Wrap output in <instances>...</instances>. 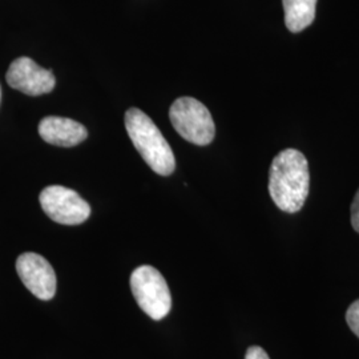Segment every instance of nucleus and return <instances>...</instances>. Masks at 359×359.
<instances>
[{"label": "nucleus", "mask_w": 359, "mask_h": 359, "mask_svg": "<svg viewBox=\"0 0 359 359\" xmlns=\"http://www.w3.org/2000/svg\"><path fill=\"white\" fill-rule=\"evenodd\" d=\"M245 359H270L268 353L259 346H252L248 348Z\"/></svg>", "instance_id": "nucleus-12"}, {"label": "nucleus", "mask_w": 359, "mask_h": 359, "mask_svg": "<svg viewBox=\"0 0 359 359\" xmlns=\"http://www.w3.org/2000/svg\"><path fill=\"white\" fill-rule=\"evenodd\" d=\"M39 200L44 213L62 225H80L90 216V204L79 193L62 185L47 187Z\"/></svg>", "instance_id": "nucleus-5"}, {"label": "nucleus", "mask_w": 359, "mask_h": 359, "mask_svg": "<svg viewBox=\"0 0 359 359\" xmlns=\"http://www.w3.org/2000/svg\"><path fill=\"white\" fill-rule=\"evenodd\" d=\"M318 0H283L285 25L293 34L308 28L316 18Z\"/></svg>", "instance_id": "nucleus-9"}, {"label": "nucleus", "mask_w": 359, "mask_h": 359, "mask_svg": "<svg viewBox=\"0 0 359 359\" xmlns=\"http://www.w3.org/2000/svg\"><path fill=\"white\" fill-rule=\"evenodd\" d=\"M351 225L354 228V231L359 233V189L355 193L354 201L351 204Z\"/></svg>", "instance_id": "nucleus-11"}, {"label": "nucleus", "mask_w": 359, "mask_h": 359, "mask_svg": "<svg viewBox=\"0 0 359 359\" xmlns=\"http://www.w3.org/2000/svg\"><path fill=\"white\" fill-rule=\"evenodd\" d=\"M169 118L182 139L204 147L213 142L216 127L204 104L193 97H180L169 109Z\"/></svg>", "instance_id": "nucleus-3"}, {"label": "nucleus", "mask_w": 359, "mask_h": 359, "mask_svg": "<svg viewBox=\"0 0 359 359\" xmlns=\"http://www.w3.org/2000/svg\"><path fill=\"white\" fill-rule=\"evenodd\" d=\"M39 135L48 144L69 148L84 142L88 136V132L84 126L75 120L48 116L40 121Z\"/></svg>", "instance_id": "nucleus-8"}, {"label": "nucleus", "mask_w": 359, "mask_h": 359, "mask_svg": "<svg viewBox=\"0 0 359 359\" xmlns=\"http://www.w3.org/2000/svg\"><path fill=\"white\" fill-rule=\"evenodd\" d=\"M346 322L351 332L359 338V299L353 302L347 309Z\"/></svg>", "instance_id": "nucleus-10"}, {"label": "nucleus", "mask_w": 359, "mask_h": 359, "mask_svg": "<svg viewBox=\"0 0 359 359\" xmlns=\"http://www.w3.org/2000/svg\"><path fill=\"white\" fill-rule=\"evenodd\" d=\"M16 271L27 289L39 299L50 301L56 293V274L51 264L38 253H23L16 259Z\"/></svg>", "instance_id": "nucleus-6"}, {"label": "nucleus", "mask_w": 359, "mask_h": 359, "mask_svg": "<svg viewBox=\"0 0 359 359\" xmlns=\"http://www.w3.org/2000/svg\"><path fill=\"white\" fill-rule=\"evenodd\" d=\"M0 97H1V90H0Z\"/></svg>", "instance_id": "nucleus-13"}, {"label": "nucleus", "mask_w": 359, "mask_h": 359, "mask_svg": "<svg viewBox=\"0 0 359 359\" xmlns=\"http://www.w3.org/2000/svg\"><path fill=\"white\" fill-rule=\"evenodd\" d=\"M310 173L305 154L289 148L277 154L269 170V193L273 203L286 213L302 209L309 196Z\"/></svg>", "instance_id": "nucleus-1"}, {"label": "nucleus", "mask_w": 359, "mask_h": 359, "mask_svg": "<svg viewBox=\"0 0 359 359\" xmlns=\"http://www.w3.org/2000/svg\"><path fill=\"white\" fill-rule=\"evenodd\" d=\"M126 128L135 148L154 172L160 176L173 173L176 168L173 151L149 116L130 108L126 114Z\"/></svg>", "instance_id": "nucleus-2"}, {"label": "nucleus", "mask_w": 359, "mask_h": 359, "mask_svg": "<svg viewBox=\"0 0 359 359\" xmlns=\"http://www.w3.org/2000/svg\"><path fill=\"white\" fill-rule=\"evenodd\" d=\"M6 79L11 88L29 96L50 93L56 84V79L51 69L41 68L26 56L13 60L7 71Z\"/></svg>", "instance_id": "nucleus-7"}, {"label": "nucleus", "mask_w": 359, "mask_h": 359, "mask_svg": "<svg viewBox=\"0 0 359 359\" xmlns=\"http://www.w3.org/2000/svg\"><path fill=\"white\" fill-rule=\"evenodd\" d=\"M133 297L145 314L154 321L167 317L172 308V297L163 274L154 266L142 265L130 274Z\"/></svg>", "instance_id": "nucleus-4"}]
</instances>
